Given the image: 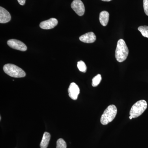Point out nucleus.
Returning <instances> with one entry per match:
<instances>
[{
  "mask_svg": "<svg viewBox=\"0 0 148 148\" xmlns=\"http://www.w3.org/2000/svg\"><path fill=\"white\" fill-rule=\"evenodd\" d=\"M128 53V47L124 40L122 39L119 40L115 51V57L117 61L119 62H123L126 60Z\"/></svg>",
  "mask_w": 148,
  "mask_h": 148,
  "instance_id": "1",
  "label": "nucleus"
},
{
  "mask_svg": "<svg viewBox=\"0 0 148 148\" xmlns=\"http://www.w3.org/2000/svg\"><path fill=\"white\" fill-rule=\"evenodd\" d=\"M117 109L115 106L111 105L109 106L104 111L101 117V123L103 125H106L112 121L116 116Z\"/></svg>",
  "mask_w": 148,
  "mask_h": 148,
  "instance_id": "2",
  "label": "nucleus"
},
{
  "mask_svg": "<svg viewBox=\"0 0 148 148\" xmlns=\"http://www.w3.org/2000/svg\"><path fill=\"white\" fill-rule=\"evenodd\" d=\"M3 69L6 74L13 77H24L26 76V73L22 69L14 64H5Z\"/></svg>",
  "mask_w": 148,
  "mask_h": 148,
  "instance_id": "3",
  "label": "nucleus"
},
{
  "mask_svg": "<svg viewBox=\"0 0 148 148\" xmlns=\"http://www.w3.org/2000/svg\"><path fill=\"white\" fill-rule=\"evenodd\" d=\"M147 107V104L145 100L138 101L132 106L130 112V115L132 118L138 117L145 111Z\"/></svg>",
  "mask_w": 148,
  "mask_h": 148,
  "instance_id": "4",
  "label": "nucleus"
},
{
  "mask_svg": "<svg viewBox=\"0 0 148 148\" xmlns=\"http://www.w3.org/2000/svg\"><path fill=\"white\" fill-rule=\"evenodd\" d=\"M73 10L79 16H82L85 12V7L83 3L81 0H74L71 5Z\"/></svg>",
  "mask_w": 148,
  "mask_h": 148,
  "instance_id": "5",
  "label": "nucleus"
},
{
  "mask_svg": "<svg viewBox=\"0 0 148 148\" xmlns=\"http://www.w3.org/2000/svg\"><path fill=\"white\" fill-rule=\"evenodd\" d=\"M7 44L9 46L14 49L21 51H26L27 50V46L25 44L16 39H10L8 41Z\"/></svg>",
  "mask_w": 148,
  "mask_h": 148,
  "instance_id": "6",
  "label": "nucleus"
},
{
  "mask_svg": "<svg viewBox=\"0 0 148 148\" xmlns=\"http://www.w3.org/2000/svg\"><path fill=\"white\" fill-rule=\"evenodd\" d=\"M68 92L70 98L73 100H76L80 92L79 87L75 83H71L69 86Z\"/></svg>",
  "mask_w": 148,
  "mask_h": 148,
  "instance_id": "7",
  "label": "nucleus"
},
{
  "mask_svg": "<svg viewBox=\"0 0 148 148\" xmlns=\"http://www.w3.org/2000/svg\"><path fill=\"white\" fill-rule=\"evenodd\" d=\"M58 24V20L56 18H52L41 22L40 27L43 29H53Z\"/></svg>",
  "mask_w": 148,
  "mask_h": 148,
  "instance_id": "8",
  "label": "nucleus"
},
{
  "mask_svg": "<svg viewBox=\"0 0 148 148\" xmlns=\"http://www.w3.org/2000/svg\"><path fill=\"white\" fill-rule=\"evenodd\" d=\"M96 39V36L92 32H88L79 37V40L81 41L87 43L94 42Z\"/></svg>",
  "mask_w": 148,
  "mask_h": 148,
  "instance_id": "9",
  "label": "nucleus"
},
{
  "mask_svg": "<svg viewBox=\"0 0 148 148\" xmlns=\"http://www.w3.org/2000/svg\"><path fill=\"white\" fill-rule=\"evenodd\" d=\"M11 15L9 12L3 8L0 7V23L5 24L11 20Z\"/></svg>",
  "mask_w": 148,
  "mask_h": 148,
  "instance_id": "10",
  "label": "nucleus"
},
{
  "mask_svg": "<svg viewBox=\"0 0 148 148\" xmlns=\"http://www.w3.org/2000/svg\"><path fill=\"white\" fill-rule=\"evenodd\" d=\"M109 12L106 11H103L101 12L99 16V20L101 24L104 27H106L108 25L109 20Z\"/></svg>",
  "mask_w": 148,
  "mask_h": 148,
  "instance_id": "11",
  "label": "nucleus"
},
{
  "mask_svg": "<svg viewBox=\"0 0 148 148\" xmlns=\"http://www.w3.org/2000/svg\"><path fill=\"white\" fill-rule=\"evenodd\" d=\"M50 138L51 135L49 132H45L44 133L42 140L40 144V147L41 148L47 147L49 141H50Z\"/></svg>",
  "mask_w": 148,
  "mask_h": 148,
  "instance_id": "12",
  "label": "nucleus"
},
{
  "mask_svg": "<svg viewBox=\"0 0 148 148\" xmlns=\"http://www.w3.org/2000/svg\"><path fill=\"white\" fill-rule=\"evenodd\" d=\"M102 80V77L100 74H98L95 76L92 79V85L93 87L98 86Z\"/></svg>",
  "mask_w": 148,
  "mask_h": 148,
  "instance_id": "13",
  "label": "nucleus"
},
{
  "mask_svg": "<svg viewBox=\"0 0 148 148\" xmlns=\"http://www.w3.org/2000/svg\"><path fill=\"white\" fill-rule=\"evenodd\" d=\"M138 30L140 32L143 36L148 38V27L147 26H140Z\"/></svg>",
  "mask_w": 148,
  "mask_h": 148,
  "instance_id": "14",
  "label": "nucleus"
},
{
  "mask_svg": "<svg viewBox=\"0 0 148 148\" xmlns=\"http://www.w3.org/2000/svg\"><path fill=\"white\" fill-rule=\"evenodd\" d=\"M77 67L80 71L86 73L87 70V67L84 61H80L78 62Z\"/></svg>",
  "mask_w": 148,
  "mask_h": 148,
  "instance_id": "15",
  "label": "nucleus"
},
{
  "mask_svg": "<svg viewBox=\"0 0 148 148\" xmlns=\"http://www.w3.org/2000/svg\"><path fill=\"white\" fill-rule=\"evenodd\" d=\"M56 145V148H67V145L66 142L62 138H60L57 140Z\"/></svg>",
  "mask_w": 148,
  "mask_h": 148,
  "instance_id": "16",
  "label": "nucleus"
},
{
  "mask_svg": "<svg viewBox=\"0 0 148 148\" xmlns=\"http://www.w3.org/2000/svg\"><path fill=\"white\" fill-rule=\"evenodd\" d=\"M143 7L145 13L148 16V0H143Z\"/></svg>",
  "mask_w": 148,
  "mask_h": 148,
  "instance_id": "17",
  "label": "nucleus"
},
{
  "mask_svg": "<svg viewBox=\"0 0 148 148\" xmlns=\"http://www.w3.org/2000/svg\"><path fill=\"white\" fill-rule=\"evenodd\" d=\"M19 4L21 5H24L26 3V0H17Z\"/></svg>",
  "mask_w": 148,
  "mask_h": 148,
  "instance_id": "18",
  "label": "nucleus"
},
{
  "mask_svg": "<svg viewBox=\"0 0 148 148\" xmlns=\"http://www.w3.org/2000/svg\"><path fill=\"white\" fill-rule=\"evenodd\" d=\"M101 1H103L109 2L110 1L112 0H101Z\"/></svg>",
  "mask_w": 148,
  "mask_h": 148,
  "instance_id": "19",
  "label": "nucleus"
},
{
  "mask_svg": "<svg viewBox=\"0 0 148 148\" xmlns=\"http://www.w3.org/2000/svg\"><path fill=\"white\" fill-rule=\"evenodd\" d=\"M129 118L130 119H132V117L131 116H130Z\"/></svg>",
  "mask_w": 148,
  "mask_h": 148,
  "instance_id": "20",
  "label": "nucleus"
}]
</instances>
